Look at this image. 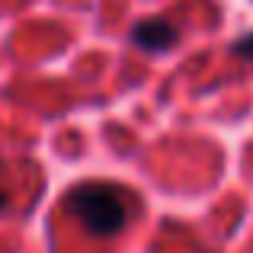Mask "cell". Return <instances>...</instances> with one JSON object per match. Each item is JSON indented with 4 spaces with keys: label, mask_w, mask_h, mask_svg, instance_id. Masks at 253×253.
Returning <instances> with one entry per match:
<instances>
[{
    "label": "cell",
    "mask_w": 253,
    "mask_h": 253,
    "mask_svg": "<svg viewBox=\"0 0 253 253\" xmlns=\"http://www.w3.org/2000/svg\"><path fill=\"white\" fill-rule=\"evenodd\" d=\"M176 39H179L176 26L167 23V19H157V16L141 19V23L131 29V42L144 51H167V48L176 45Z\"/></svg>",
    "instance_id": "7a4b0ae2"
},
{
    "label": "cell",
    "mask_w": 253,
    "mask_h": 253,
    "mask_svg": "<svg viewBox=\"0 0 253 253\" xmlns=\"http://www.w3.org/2000/svg\"><path fill=\"white\" fill-rule=\"evenodd\" d=\"M231 51H234L237 58H253V32H247V36H241V39H237Z\"/></svg>",
    "instance_id": "3957f363"
},
{
    "label": "cell",
    "mask_w": 253,
    "mask_h": 253,
    "mask_svg": "<svg viewBox=\"0 0 253 253\" xmlns=\"http://www.w3.org/2000/svg\"><path fill=\"white\" fill-rule=\"evenodd\" d=\"M68 209L81 218L90 234L112 237L128 221V202L125 192L112 183H81L68 192Z\"/></svg>",
    "instance_id": "6da1fadb"
},
{
    "label": "cell",
    "mask_w": 253,
    "mask_h": 253,
    "mask_svg": "<svg viewBox=\"0 0 253 253\" xmlns=\"http://www.w3.org/2000/svg\"><path fill=\"white\" fill-rule=\"evenodd\" d=\"M3 209H6V192L0 189V211H3Z\"/></svg>",
    "instance_id": "277c9868"
}]
</instances>
